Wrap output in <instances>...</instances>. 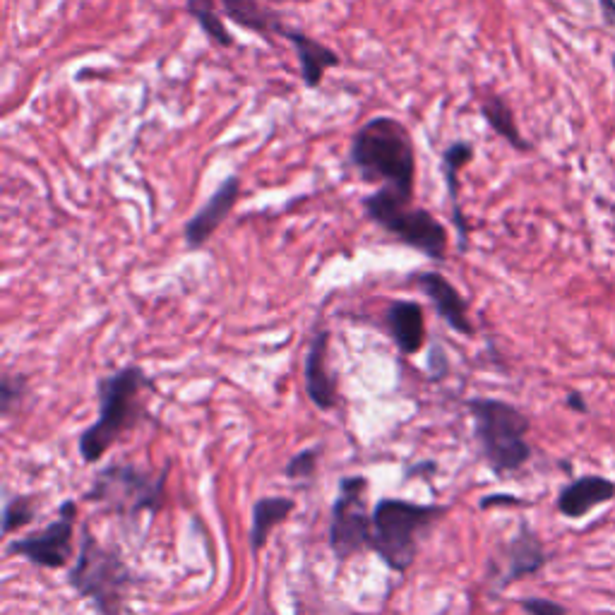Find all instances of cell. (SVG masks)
<instances>
[{"instance_id":"obj_1","label":"cell","mask_w":615,"mask_h":615,"mask_svg":"<svg viewBox=\"0 0 615 615\" xmlns=\"http://www.w3.org/2000/svg\"><path fill=\"white\" fill-rule=\"evenodd\" d=\"M349 164L366 183H380L414 200L416 147L411 130L390 116L370 118L349 145Z\"/></svg>"},{"instance_id":"obj_2","label":"cell","mask_w":615,"mask_h":615,"mask_svg":"<svg viewBox=\"0 0 615 615\" xmlns=\"http://www.w3.org/2000/svg\"><path fill=\"white\" fill-rule=\"evenodd\" d=\"M154 382L140 366H128L97 380L99 416L92 426L82 431L77 447L87 464H97L113 443L135 428L145 414V390H152Z\"/></svg>"},{"instance_id":"obj_3","label":"cell","mask_w":615,"mask_h":615,"mask_svg":"<svg viewBox=\"0 0 615 615\" xmlns=\"http://www.w3.org/2000/svg\"><path fill=\"white\" fill-rule=\"evenodd\" d=\"M133 582L118 546H104L92 531H82L77 560L68 570V584L75 594L92 603L99 615H123Z\"/></svg>"},{"instance_id":"obj_4","label":"cell","mask_w":615,"mask_h":615,"mask_svg":"<svg viewBox=\"0 0 615 615\" xmlns=\"http://www.w3.org/2000/svg\"><path fill=\"white\" fill-rule=\"evenodd\" d=\"M447 515L443 505H421L411 500L382 498L373 507V546L370 551L397 575H404L419 555V541L438 519Z\"/></svg>"},{"instance_id":"obj_5","label":"cell","mask_w":615,"mask_h":615,"mask_svg":"<svg viewBox=\"0 0 615 615\" xmlns=\"http://www.w3.org/2000/svg\"><path fill=\"white\" fill-rule=\"evenodd\" d=\"M481 455L495 476L519 471L531 459L527 433L531 423L517 406L503 399L476 397L467 402Z\"/></svg>"},{"instance_id":"obj_6","label":"cell","mask_w":615,"mask_h":615,"mask_svg":"<svg viewBox=\"0 0 615 615\" xmlns=\"http://www.w3.org/2000/svg\"><path fill=\"white\" fill-rule=\"evenodd\" d=\"M363 212L385 234L397 238L406 248L426 255L433 262L447 258V229L423 207H414V200L399 195L397 190L380 185V190L363 197Z\"/></svg>"},{"instance_id":"obj_7","label":"cell","mask_w":615,"mask_h":615,"mask_svg":"<svg viewBox=\"0 0 615 615\" xmlns=\"http://www.w3.org/2000/svg\"><path fill=\"white\" fill-rule=\"evenodd\" d=\"M166 481H169V464L161 471H152L130 462H113L97 471L85 500L116 512L118 517L137 519L142 512L161 510L166 498Z\"/></svg>"},{"instance_id":"obj_8","label":"cell","mask_w":615,"mask_h":615,"mask_svg":"<svg viewBox=\"0 0 615 615\" xmlns=\"http://www.w3.org/2000/svg\"><path fill=\"white\" fill-rule=\"evenodd\" d=\"M366 476H344L339 479V495L330 512L332 555L344 563L373 546V512L368 510Z\"/></svg>"},{"instance_id":"obj_9","label":"cell","mask_w":615,"mask_h":615,"mask_svg":"<svg viewBox=\"0 0 615 615\" xmlns=\"http://www.w3.org/2000/svg\"><path fill=\"white\" fill-rule=\"evenodd\" d=\"M77 503L65 500L58 507V517L37 534L22 536L8 543V555H20L27 563L46 567V570H61L73 560V536H75Z\"/></svg>"},{"instance_id":"obj_10","label":"cell","mask_w":615,"mask_h":615,"mask_svg":"<svg viewBox=\"0 0 615 615\" xmlns=\"http://www.w3.org/2000/svg\"><path fill=\"white\" fill-rule=\"evenodd\" d=\"M503 560L491 563V575H493V587L495 589H507L510 584L519 582V579L536 575L543 565L548 563V553L543 551V543L539 536L531 531L527 522H522V527L503 548Z\"/></svg>"},{"instance_id":"obj_11","label":"cell","mask_w":615,"mask_h":615,"mask_svg":"<svg viewBox=\"0 0 615 615\" xmlns=\"http://www.w3.org/2000/svg\"><path fill=\"white\" fill-rule=\"evenodd\" d=\"M238 197H241V178L229 176L214 190L210 200L197 210V214H193V217L185 222L183 238L188 250H200L207 246V241L217 234L219 226L231 217Z\"/></svg>"},{"instance_id":"obj_12","label":"cell","mask_w":615,"mask_h":615,"mask_svg":"<svg viewBox=\"0 0 615 615\" xmlns=\"http://www.w3.org/2000/svg\"><path fill=\"white\" fill-rule=\"evenodd\" d=\"M330 330H318L306 351V392L320 411H332L339 404V380L330 368Z\"/></svg>"},{"instance_id":"obj_13","label":"cell","mask_w":615,"mask_h":615,"mask_svg":"<svg viewBox=\"0 0 615 615\" xmlns=\"http://www.w3.org/2000/svg\"><path fill=\"white\" fill-rule=\"evenodd\" d=\"M416 284L421 286L423 294L431 298L438 315L452 327V330L464 334V337H471V334H474L467 298L459 294L457 286L452 284L450 279L443 277L440 272H421L416 274Z\"/></svg>"},{"instance_id":"obj_14","label":"cell","mask_w":615,"mask_h":615,"mask_svg":"<svg viewBox=\"0 0 615 615\" xmlns=\"http://www.w3.org/2000/svg\"><path fill=\"white\" fill-rule=\"evenodd\" d=\"M284 39L294 46L298 68H301V80L308 89H318L325 80L327 70H334L342 65L339 53L330 49L327 44H320L318 39H313L306 32H298L294 27H286Z\"/></svg>"},{"instance_id":"obj_15","label":"cell","mask_w":615,"mask_h":615,"mask_svg":"<svg viewBox=\"0 0 615 615\" xmlns=\"http://www.w3.org/2000/svg\"><path fill=\"white\" fill-rule=\"evenodd\" d=\"M474 157L476 149L469 140H455L452 145L443 149V181L447 188V197H450L452 202V222H455L462 250L469 248V224L462 212V205H459V176H462V171L474 161Z\"/></svg>"},{"instance_id":"obj_16","label":"cell","mask_w":615,"mask_h":615,"mask_svg":"<svg viewBox=\"0 0 615 615\" xmlns=\"http://www.w3.org/2000/svg\"><path fill=\"white\" fill-rule=\"evenodd\" d=\"M387 330L394 344L404 356H416L426 344V318L421 303L416 301H390L385 313Z\"/></svg>"},{"instance_id":"obj_17","label":"cell","mask_w":615,"mask_h":615,"mask_svg":"<svg viewBox=\"0 0 615 615\" xmlns=\"http://www.w3.org/2000/svg\"><path fill=\"white\" fill-rule=\"evenodd\" d=\"M615 498V483L603 479V476H582V479L567 483L558 495L560 515L579 519L589 515L594 507L611 503Z\"/></svg>"},{"instance_id":"obj_18","label":"cell","mask_w":615,"mask_h":615,"mask_svg":"<svg viewBox=\"0 0 615 615\" xmlns=\"http://www.w3.org/2000/svg\"><path fill=\"white\" fill-rule=\"evenodd\" d=\"M219 5L234 25L260 34L262 39L270 41L272 37H284V17L270 5H262L260 0H219Z\"/></svg>"},{"instance_id":"obj_19","label":"cell","mask_w":615,"mask_h":615,"mask_svg":"<svg viewBox=\"0 0 615 615\" xmlns=\"http://www.w3.org/2000/svg\"><path fill=\"white\" fill-rule=\"evenodd\" d=\"M296 510V503L284 495H270V498H260L253 505V517H250V548L258 555L265 548L267 539L274 531V527L286 522L291 517V512Z\"/></svg>"},{"instance_id":"obj_20","label":"cell","mask_w":615,"mask_h":615,"mask_svg":"<svg viewBox=\"0 0 615 615\" xmlns=\"http://www.w3.org/2000/svg\"><path fill=\"white\" fill-rule=\"evenodd\" d=\"M481 116L483 121L491 125L493 133L503 137L507 145L515 147L517 152H529L531 145L519 133L515 111L500 94H488V97L481 99Z\"/></svg>"},{"instance_id":"obj_21","label":"cell","mask_w":615,"mask_h":615,"mask_svg":"<svg viewBox=\"0 0 615 615\" xmlns=\"http://www.w3.org/2000/svg\"><path fill=\"white\" fill-rule=\"evenodd\" d=\"M217 5L219 0H185V10H188V15L197 22V27L202 29V34H205L214 46H219V49H234L236 41L231 37L226 22L222 20V13H219Z\"/></svg>"},{"instance_id":"obj_22","label":"cell","mask_w":615,"mask_h":615,"mask_svg":"<svg viewBox=\"0 0 615 615\" xmlns=\"http://www.w3.org/2000/svg\"><path fill=\"white\" fill-rule=\"evenodd\" d=\"M37 517L34 500L27 495H8L3 505V534H13L17 529H25Z\"/></svg>"},{"instance_id":"obj_23","label":"cell","mask_w":615,"mask_h":615,"mask_svg":"<svg viewBox=\"0 0 615 615\" xmlns=\"http://www.w3.org/2000/svg\"><path fill=\"white\" fill-rule=\"evenodd\" d=\"M318 462H320V447H308V450L296 452V455L289 459V464L284 467L286 479L291 481L313 479L315 471H318Z\"/></svg>"},{"instance_id":"obj_24","label":"cell","mask_w":615,"mask_h":615,"mask_svg":"<svg viewBox=\"0 0 615 615\" xmlns=\"http://www.w3.org/2000/svg\"><path fill=\"white\" fill-rule=\"evenodd\" d=\"M25 394H27L25 375L5 373L3 378H0V411H3L5 416L13 414V409L25 399Z\"/></svg>"},{"instance_id":"obj_25","label":"cell","mask_w":615,"mask_h":615,"mask_svg":"<svg viewBox=\"0 0 615 615\" xmlns=\"http://www.w3.org/2000/svg\"><path fill=\"white\" fill-rule=\"evenodd\" d=\"M524 613L529 615H570L565 606H560L558 601L551 599H541V596H529V599L519 601Z\"/></svg>"},{"instance_id":"obj_26","label":"cell","mask_w":615,"mask_h":615,"mask_svg":"<svg viewBox=\"0 0 615 615\" xmlns=\"http://www.w3.org/2000/svg\"><path fill=\"white\" fill-rule=\"evenodd\" d=\"M500 505H522V500L515 498V495H505V493L486 495V498L481 500V510H488V507H500Z\"/></svg>"},{"instance_id":"obj_27","label":"cell","mask_w":615,"mask_h":615,"mask_svg":"<svg viewBox=\"0 0 615 615\" xmlns=\"http://www.w3.org/2000/svg\"><path fill=\"white\" fill-rule=\"evenodd\" d=\"M567 409L577 411V414H589L587 399H584L579 392H570V394H567Z\"/></svg>"},{"instance_id":"obj_28","label":"cell","mask_w":615,"mask_h":615,"mask_svg":"<svg viewBox=\"0 0 615 615\" xmlns=\"http://www.w3.org/2000/svg\"><path fill=\"white\" fill-rule=\"evenodd\" d=\"M599 5L603 22H606L608 27H615V0H599Z\"/></svg>"},{"instance_id":"obj_29","label":"cell","mask_w":615,"mask_h":615,"mask_svg":"<svg viewBox=\"0 0 615 615\" xmlns=\"http://www.w3.org/2000/svg\"><path fill=\"white\" fill-rule=\"evenodd\" d=\"M613 70H615V56H613Z\"/></svg>"}]
</instances>
